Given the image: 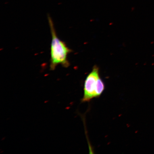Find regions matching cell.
<instances>
[{"label": "cell", "instance_id": "obj_1", "mask_svg": "<svg viewBox=\"0 0 154 154\" xmlns=\"http://www.w3.org/2000/svg\"><path fill=\"white\" fill-rule=\"evenodd\" d=\"M48 18L52 38L50 70H55L56 67L59 65L67 68L70 65L67 56L69 54L72 52V50L67 47L64 42L58 37L52 19L49 15H48Z\"/></svg>", "mask_w": 154, "mask_h": 154}, {"label": "cell", "instance_id": "obj_2", "mask_svg": "<svg viewBox=\"0 0 154 154\" xmlns=\"http://www.w3.org/2000/svg\"><path fill=\"white\" fill-rule=\"evenodd\" d=\"M100 77L99 69L97 66H95L85 81L84 95L82 100V103L89 102L96 98L98 80Z\"/></svg>", "mask_w": 154, "mask_h": 154}]
</instances>
